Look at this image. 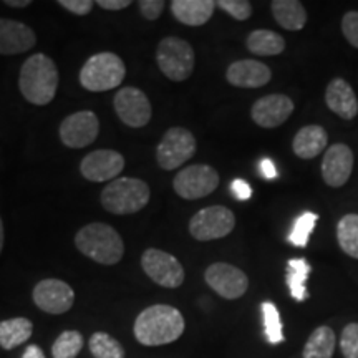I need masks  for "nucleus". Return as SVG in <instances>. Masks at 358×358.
I'll return each mask as SVG.
<instances>
[{"label": "nucleus", "instance_id": "393cba45", "mask_svg": "<svg viewBox=\"0 0 358 358\" xmlns=\"http://www.w3.org/2000/svg\"><path fill=\"white\" fill-rule=\"evenodd\" d=\"M335 347H337V338L335 332L330 327L322 325L317 327L308 337L306 347H303V358H332Z\"/></svg>", "mask_w": 358, "mask_h": 358}, {"label": "nucleus", "instance_id": "6ab92c4d", "mask_svg": "<svg viewBox=\"0 0 358 358\" xmlns=\"http://www.w3.org/2000/svg\"><path fill=\"white\" fill-rule=\"evenodd\" d=\"M226 78L232 87L259 88L271 82L272 71L266 64L257 60H237L229 65Z\"/></svg>", "mask_w": 358, "mask_h": 358}, {"label": "nucleus", "instance_id": "a878e982", "mask_svg": "<svg viewBox=\"0 0 358 358\" xmlns=\"http://www.w3.org/2000/svg\"><path fill=\"white\" fill-rule=\"evenodd\" d=\"M249 52L259 57H275L285 50V40L272 30H254L245 40Z\"/></svg>", "mask_w": 358, "mask_h": 358}, {"label": "nucleus", "instance_id": "39448f33", "mask_svg": "<svg viewBox=\"0 0 358 358\" xmlns=\"http://www.w3.org/2000/svg\"><path fill=\"white\" fill-rule=\"evenodd\" d=\"M127 75L124 62L111 52L90 57L80 70V85L88 92H108L123 83Z\"/></svg>", "mask_w": 358, "mask_h": 358}, {"label": "nucleus", "instance_id": "6e6552de", "mask_svg": "<svg viewBox=\"0 0 358 358\" xmlns=\"http://www.w3.org/2000/svg\"><path fill=\"white\" fill-rule=\"evenodd\" d=\"M236 227V216L224 206H209L196 213L189 221V232L196 241H216L229 236Z\"/></svg>", "mask_w": 358, "mask_h": 358}, {"label": "nucleus", "instance_id": "e433bc0d", "mask_svg": "<svg viewBox=\"0 0 358 358\" xmlns=\"http://www.w3.org/2000/svg\"><path fill=\"white\" fill-rule=\"evenodd\" d=\"M58 6L75 13V15H88L95 3L92 0H58Z\"/></svg>", "mask_w": 358, "mask_h": 358}, {"label": "nucleus", "instance_id": "c9c22d12", "mask_svg": "<svg viewBox=\"0 0 358 358\" xmlns=\"http://www.w3.org/2000/svg\"><path fill=\"white\" fill-rule=\"evenodd\" d=\"M138 6H140L141 15L145 17L146 20H156L159 19V15L163 13L166 3H164L163 0H141Z\"/></svg>", "mask_w": 358, "mask_h": 358}, {"label": "nucleus", "instance_id": "5701e85b", "mask_svg": "<svg viewBox=\"0 0 358 358\" xmlns=\"http://www.w3.org/2000/svg\"><path fill=\"white\" fill-rule=\"evenodd\" d=\"M274 19L285 30H302L307 24L306 7L297 0H274L271 3Z\"/></svg>", "mask_w": 358, "mask_h": 358}, {"label": "nucleus", "instance_id": "bb28decb", "mask_svg": "<svg viewBox=\"0 0 358 358\" xmlns=\"http://www.w3.org/2000/svg\"><path fill=\"white\" fill-rule=\"evenodd\" d=\"M312 267L306 259H290L287 264V285L290 294L297 302L306 301L308 297L306 282L308 279V274H310Z\"/></svg>", "mask_w": 358, "mask_h": 358}, {"label": "nucleus", "instance_id": "423d86ee", "mask_svg": "<svg viewBox=\"0 0 358 358\" xmlns=\"http://www.w3.org/2000/svg\"><path fill=\"white\" fill-rule=\"evenodd\" d=\"M156 62L164 77L173 82H185L194 70L196 57L189 42L179 37H166L158 45Z\"/></svg>", "mask_w": 358, "mask_h": 358}, {"label": "nucleus", "instance_id": "f8f14e48", "mask_svg": "<svg viewBox=\"0 0 358 358\" xmlns=\"http://www.w3.org/2000/svg\"><path fill=\"white\" fill-rule=\"evenodd\" d=\"M60 140L65 146L71 150H82L92 145L100 134V120L93 111H77L62 122L60 124Z\"/></svg>", "mask_w": 358, "mask_h": 358}, {"label": "nucleus", "instance_id": "473e14b6", "mask_svg": "<svg viewBox=\"0 0 358 358\" xmlns=\"http://www.w3.org/2000/svg\"><path fill=\"white\" fill-rule=\"evenodd\" d=\"M343 358H358V324H348L340 337Z\"/></svg>", "mask_w": 358, "mask_h": 358}, {"label": "nucleus", "instance_id": "a211bd4d", "mask_svg": "<svg viewBox=\"0 0 358 358\" xmlns=\"http://www.w3.org/2000/svg\"><path fill=\"white\" fill-rule=\"evenodd\" d=\"M37 43V35L29 25L12 19H0V55H20Z\"/></svg>", "mask_w": 358, "mask_h": 358}, {"label": "nucleus", "instance_id": "7ed1b4c3", "mask_svg": "<svg viewBox=\"0 0 358 358\" xmlns=\"http://www.w3.org/2000/svg\"><path fill=\"white\" fill-rule=\"evenodd\" d=\"M75 245L83 256L101 266H115L124 254L122 236L105 222H92L82 227L75 236Z\"/></svg>", "mask_w": 358, "mask_h": 358}, {"label": "nucleus", "instance_id": "f3484780", "mask_svg": "<svg viewBox=\"0 0 358 358\" xmlns=\"http://www.w3.org/2000/svg\"><path fill=\"white\" fill-rule=\"evenodd\" d=\"M294 111V101L287 95H267L254 103L250 116L262 128H277L289 120Z\"/></svg>", "mask_w": 358, "mask_h": 358}, {"label": "nucleus", "instance_id": "79ce46f5", "mask_svg": "<svg viewBox=\"0 0 358 358\" xmlns=\"http://www.w3.org/2000/svg\"><path fill=\"white\" fill-rule=\"evenodd\" d=\"M6 6L8 7H15V8H24V7H29L30 3H32V0H6Z\"/></svg>", "mask_w": 358, "mask_h": 358}, {"label": "nucleus", "instance_id": "f03ea898", "mask_svg": "<svg viewBox=\"0 0 358 358\" xmlns=\"http://www.w3.org/2000/svg\"><path fill=\"white\" fill-rule=\"evenodd\" d=\"M58 82L60 77L55 62L43 53H35L22 65L19 88L25 100L32 105H48L57 95Z\"/></svg>", "mask_w": 358, "mask_h": 358}, {"label": "nucleus", "instance_id": "cd10ccee", "mask_svg": "<svg viewBox=\"0 0 358 358\" xmlns=\"http://www.w3.org/2000/svg\"><path fill=\"white\" fill-rule=\"evenodd\" d=\"M337 239L347 256L358 259V214H347L337 224Z\"/></svg>", "mask_w": 358, "mask_h": 358}, {"label": "nucleus", "instance_id": "c85d7f7f", "mask_svg": "<svg viewBox=\"0 0 358 358\" xmlns=\"http://www.w3.org/2000/svg\"><path fill=\"white\" fill-rule=\"evenodd\" d=\"M90 352L95 358H124V348L118 340L105 332H96L90 337Z\"/></svg>", "mask_w": 358, "mask_h": 358}, {"label": "nucleus", "instance_id": "1a4fd4ad", "mask_svg": "<svg viewBox=\"0 0 358 358\" xmlns=\"http://www.w3.org/2000/svg\"><path fill=\"white\" fill-rule=\"evenodd\" d=\"M219 174L208 164H192L176 174L173 187L179 198L194 201L209 196L217 189Z\"/></svg>", "mask_w": 358, "mask_h": 358}, {"label": "nucleus", "instance_id": "9b49d317", "mask_svg": "<svg viewBox=\"0 0 358 358\" xmlns=\"http://www.w3.org/2000/svg\"><path fill=\"white\" fill-rule=\"evenodd\" d=\"M204 279L217 295L227 301L243 297L249 289V279L245 272L227 262H214L206 268Z\"/></svg>", "mask_w": 358, "mask_h": 358}, {"label": "nucleus", "instance_id": "37998d69", "mask_svg": "<svg viewBox=\"0 0 358 358\" xmlns=\"http://www.w3.org/2000/svg\"><path fill=\"white\" fill-rule=\"evenodd\" d=\"M3 241H6V229H3V221L0 217V252L3 249Z\"/></svg>", "mask_w": 358, "mask_h": 358}, {"label": "nucleus", "instance_id": "2eb2a0df", "mask_svg": "<svg viewBox=\"0 0 358 358\" xmlns=\"http://www.w3.org/2000/svg\"><path fill=\"white\" fill-rule=\"evenodd\" d=\"M124 169V158L122 153L113 150H96L88 153L82 159L80 171L82 176L93 182H105L110 179H118Z\"/></svg>", "mask_w": 358, "mask_h": 358}, {"label": "nucleus", "instance_id": "ea45409f", "mask_svg": "<svg viewBox=\"0 0 358 358\" xmlns=\"http://www.w3.org/2000/svg\"><path fill=\"white\" fill-rule=\"evenodd\" d=\"M261 173L266 179H275L277 178V168H275L274 161L268 159V158H264L261 161Z\"/></svg>", "mask_w": 358, "mask_h": 358}, {"label": "nucleus", "instance_id": "2f4dec72", "mask_svg": "<svg viewBox=\"0 0 358 358\" xmlns=\"http://www.w3.org/2000/svg\"><path fill=\"white\" fill-rule=\"evenodd\" d=\"M317 219L319 216L313 213H303L297 217V221L294 222L292 232H290L289 241L292 243L295 248H306L308 244V239H310V234L315 227Z\"/></svg>", "mask_w": 358, "mask_h": 358}, {"label": "nucleus", "instance_id": "72a5a7b5", "mask_svg": "<svg viewBox=\"0 0 358 358\" xmlns=\"http://www.w3.org/2000/svg\"><path fill=\"white\" fill-rule=\"evenodd\" d=\"M216 6L229 13L231 17H234L236 20H248L252 13V6L248 0H219Z\"/></svg>", "mask_w": 358, "mask_h": 358}, {"label": "nucleus", "instance_id": "20e7f679", "mask_svg": "<svg viewBox=\"0 0 358 358\" xmlns=\"http://www.w3.org/2000/svg\"><path fill=\"white\" fill-rule=\"evenodd\" d=\"M150 186L138 178H118L101 191V206L111 214L128 216L141 211L150 203Z\"/></svg>", "mask_w": 358, "mask_h": 358}, {"label": "nucleus", "instance_id": "58836bf2", "mask_svg": "<svg viewBox=\"0 0 358 358\" xmlns=\"http://www.w3.org/2000/svg\"><path fill=\"white\" fill-rule=\"evenodd\" d=\"M96 3L105 10H123V8L131 6L129 0H98Z\"/></svg>", "mask_w": 358, "mask_h": 358}, {"label": "nucleus", "instance_id": "b1692460", "mask_svg": "<svg viewBox=\"0 0 358 358\" xmlns=\"http://www.w3.org/2000/svg\"><path fill=\"white\" fill-rule=\"evenodd\" d=\"M34 324L25 317H15L0 322V347L13 350L32 337Z\"/></svg>", "mask_w": 358, "mask_h": 358}, {"label": "nucleus", "instance_id": "4468645a", "mask_svg": "<svg viewBox=\"0 0 358 358\" xmlns=\"http://www.w3.org/2000/svg\"><path fill=\"white\" fill-rule=\"evenodd\" d=\"M34 302L40 310L60 315L73 307L75 292L69 284L58 279L40 280L34 289Z\"/></svg>", "mask_w": 358, "mask_h": 358}, {"label": "nucleus", "instance_id": "4be33fe9", "mask_svg": "<svg viewBox=\"0 0 358 358\" xmlns=\"http://www.w3.org/2000/svg\"><path fill=\"white\" fill-rule=\"evenodd\" d=\"M329 143V134L319 124H307L294 136V153L302 159L317 158Z\"/></svg>", "mask_w": 358, "mask_h": 358}, {"label": "nucleus", "instance_id": "9d476101", "mask_svg": "<svg viewBox=\"0 0 358 358\" xmlns=\"http://www.w3.org/2000/svg\"><path fill=\"white\" fill-rule=\"evenodd\" d=\"M141 267L155 284L176 289L185 282V268L171 254L161 249H146L141 256Z\"/></svg>", "mask_w": 358, "mask_h": 358}, {"label": "nucleus", "instance_id": "aec40b11", "mask_svg": "<svg viewBox=\"0 0 358 358\" xmlns=\"http://www.w3.org/2000/svg\"><path fill=\"white\" fill-rule=\"evenodd\" d=\"M325 103L335 115L343 120H353L358 113V100L350 83L343 78H334L325 92Z\"/></svg>", "mask_w": 358, "mask_h": 358}, {"label": "nucleus", "instance_id": "f704fd0d", "mask_svg": "<svg viewBox=\"0 0 358 358\" xmlns=\"http://www.w3.org/2000/svg\"><path fill=\"white\" fill-rule=\"evenodd\" d=\"M342 32L350 45L358 48V12H347L342 19Z\"/></svg>", "mask_w": 358, "mask_h": 358}, {"label": "nucleus", "instance_id": "412c9836", "mask_svg": "<svg viewBox=\"0 0 358 358\" xmlns=\"http://www.w3.org/2000/svg\"><path fill=\"white\" fill-rule=\"evenodd\" d=\"M216 7V2L213 0H173L171 2L174 19L189 27L208 24Z\"/></svg>", "mask_w": 358, "mask_h": 358}, {"label": "nucleus", "instance_id": "f257e3e1", "mask_svg": "<svg viewBox=\"0 0 358 358\" xmlns=\"http://www.w3.org/2000/svg\"><path fill=\"white\" fill-rule=\"evenodd\" d=\"M185 317L178 308L156 303L136 317L133 332L141 345L159 347L176 342L185 332Z\"/></svg>", "mask_w": 358, "mask_h": 358}, {"label": "nucleus", "instance_id": "ddd939ff", "mask_svg": "<svg viewBox=\"0 0 358 358\" xmlns=\"http://www.w3.org/2000/svg\"><path fill=\"white\" fill-rule=\"evenodd\" d=\"M113 106L118 118L131 128H141L150 123L151 103L146 93L134 87H124L113 98Z\"/></svg>", "mask_w": 358, "mask_h": 358}, {"label": "nucleus", "instance_id": "a19ab883", "mask_svg": "<svg viewBox=\"0 0 358 358\" xmlns=\"http://www.w3.org/2000/svg\"><path fill=\"white\" fill-rule=\"evenodd\" d=\"M22 358H45V353L42 352V348L37 345H29L25 348Z\"/></svg>", "mask_w": 358, "mask_h": 358}, {"label": "nucleus", "instance_id": "dca6fc26", "mask_svg": "<svg viewBox=\"0 0 358 358\" xmlns=\"http://www.w3.org/2000/svg\"><path fill=\"white\" fill-rule=\"evenodd\" d=\"M353 169V153L343 143H335L327 150L322 161V176L330 187L347 185Z\"/></svg>", "mask_w": 358, "mask_h": 358}, {"label": "nucleus", "instance_id": "7c9ffc66", "mask_svg": "<svg viewBox=\"0 0 358 358\" xmlns=\"http://www.w3.org/2000/svg\"><path fill=\"white\" fill-rule=\"evenodd\" d=\"M262 317H264V329H266V337L268 343L277 345L284 342V332H282L280 313L272 302L262 303Z\"/></svg>", "mask_w": 358, "mask_h": 358}, {"label": "nucleus", "instance_id": "c756f323", "mask_svg": "<svg viewBox=\"0 0 358 358\" xmlns=\"http://www.w3.org/2000/svg\"><path fill=\"white\" fill-rule=\"evenodd\" d=\"M83 335L77 330H65L52 345L53 358H77L83 348Z\"/></svg>", "mask_w": 358, "mask_h": 358}, {"label": "nucleus", "instance_id": "4c0bfd02", "mask_svg": "<svg viewBox=\"0 0 358 358\" xmlns=\"http://www.w3.org/2000/svg\"><path fill=\"white\" fill-rule=\"evenodd\" d=\"M231 189L232 194H234L239 201H248L250 199V196H252V189H250V186L244 181V179H234L231 185Z\"/></svg>", "mask_w": 358, "mask_h": 358}, {"label": "nucleus", "instance_id": "0eeeda50", "mask_svg": "<svg viewBox=\"0 0 358 358\" xmlns=\"http://www.w3.org/2000/svg\"><path fill=\"white\" fill-rule=\"evenodd\" d=\"M196 148L198 143L189 129L181 127L169 128L156 148V161L161 168L171 171L189 161L196 153Z\"/></svg>", "mask_w": 358, "mask_h": 358}]
</instances>
